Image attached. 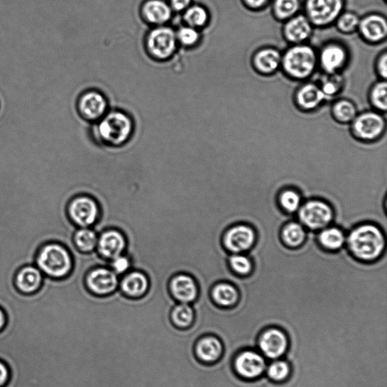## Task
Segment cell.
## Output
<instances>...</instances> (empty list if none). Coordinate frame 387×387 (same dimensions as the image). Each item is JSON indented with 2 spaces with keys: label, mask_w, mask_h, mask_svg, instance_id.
Listing matches in <instances>:
<instances>
[{
  "label": "cell",
  "mask_w": 387,
  "mask_h": 387,
  "mask_svg": "<svg viewBox=\"0 0 387 387\" xmlns=\"http://www.w3.org/2000/svg\"><path fill=\"white\" fill-rule=\"evenodd\" d=\"M386 237L387 232L378 225L362 222L347 233L346 248L360 262H376L387 252Z\"/></svg>",
  "instance_id": "1"
},
{
  "label": "cell",
  "mask_w": 387,
  "mask_h": 387,
  "mask_svg": "<svg viewBox=\"0 0 387 387\" xmlns=\"http://www.w3.org/2000/svg\"><path fill=\"white\" fill-rule=\"evenodd\" d=\"M34 264L45 277L61 280L72 273L74 260L72 253L65 244L50 241L40 246L35 256Z\"/></svg>",
  "instance_id": "2"
},
{
  "label": "cell",
  "mask_w": 387,
  "mask_h": 387,
  "mask_svg": "<svg viewBox=\"0 0 387 387\" xmlns=\"http://www.w3.org/2000/svg\"><path fill=\"white\" fill-rule=\"evenodd\" d=\"M133 133V124L131 117L121 111H112L104 116L97 127V139L105 146H124Z\"/></svg>",
  "instance_id": "3"
},
{
  "label": "cell",
  "mask_w": 387,
  "mask_h": 387,
  "mask_svg": "<svg viewBox=\"0 0 387 387\" xmlns=\"http://www.w3.org/2000/svg\"><path fill=\"white\" fill-rule=\"evenodd\" d=\"M318 65V54L312 46L293 44L283 55L281 67L285 73L295 80H305L310 77Z\"/></svg>",
  "instance_id": "4"
},
{
  "label": "cell",
  "mask_w": 387,
  "mask_h": 387,
  "mask_svg": "<svg viewBox=\"0 0 387 387\" xmlns=\"http://www.w3.org/2000/svg\"><path fill=\"white\" fill-rule=\"evenodd\" d=\"M296 218L308 231L317 232L334 225L335 214L329 203L322 199L312 198L303 202Z\"/></svg>",
  "instance_id": "5"
},
{
  "label": "cell",
  "mask_w": 387,
  "mask_h": 387,
  "mask_svg": "<svg viewBox=\"0 0 387 387\" xmlns=\"http://www.w3.org/2000/svg\"><path fill=\"white\" fill-rule=\"evenodd\" d=\"M67 214L77 228H92L98 221L100 209L95 199L87 195H79L68 202Z\"/></svg>",
  "instance_id": "6"
},
{
  "label": "cell",
  "mask_w": 387,
  "mask_h": 387,
  "mask_svg": "<svg viewBox=\"0 0 387 387\" xmlns=\"http://www.w3.org/2000/svg\"><path fill=\"white\" fill-rule=\"evenodd\" d=\"M386 121L381 112L369 111L358 114L351 122L354 136L362 143H374L383 136Z\"/></svg>",
  "instance_id": "7"
},
{
  "label": "cell",
  "mask_w": 387,
  "mask_h": 387,
  "mask_svg": "<svg viewBox=\"0 0 387 387\" xmlns=\"http://www.w3.org/2000/svg\"><path fill=\"white\" fill-rule=\"evenodd\" d=\"M268 361L259 351L243 349L234 357L233 367L238 376L245 381H254L265 374Z\"/></svg>",
  "instance_id": "8"
},
{
  "label": "cell",
  "mask_w": 387,
  "mask_h": 387,
  "mask_svg": "<svg viewBox=\"0 0 387 387\" xmlns=\"http://www.w3.org/2000/svg\"><path fill=\"white\" fill-rule=\"evenodd\" d=\"M343 8V0H307L306 16L313 27L325 28L337 21Z\"/></svg>",
  "instance_id": "9"
},
{
  "label": "cell",
  "mask_w": 387,
  "mask_h": 387,
  "mask_svg": "<svg viewBox=\"0 0 387 387\" xmlns=\"http://www.w3.org/2000/svg\"><path fill=\"white\" fill-rule=\"evenodd\" d=\"M289 348L287 334L280 328H266L258 337L257 350L268 361L283 359Z\"/></svg>",
  "instance_id": "10"
},
{
  "label": "cell",
  "mask_w": 387,
  "mask_h": 387,
  "mask_svg": "<svg viewBox=\"0 0 387 387\" xmlns=\"http://www.w3.org/2000/svg\"><path fill=\"white\" fill-rule=\"evenodd\" d=\"M255 228L247 224H238L229 227L222 236V244L229 254H247L256 244Z\"/></svg>",
  "instance_id": "11"
},
{
  "label": "cell",
  "mask_w": 387,
  "mask_h": 387,
  "mask_svg": "<svg viewBox=\"0 0 387 387\" xmlns=\"http://www.w3.org/2000/svg\"><path fill=\"white\" fill-rule=\"evenodd\" d=\"M177 34L173 29L160 26L148 35L146 45L150 55L158 60H166L177 49Z\"/></svg>",
  "instance_id": "12"
},
{
  "label": "cell",
  "mask_w": 387,
  "mask_h": 387,
  "mask_svg": "<svg viewBox=\"0 0 387 387\" xmlns=\"http://www.w3.org/2000/svg\"><path fill=\"white\" fill-rule=\"evenodd\" d=\"M120 278L111 268L99 266L88 272L85 283L92 294L107 296L119 288Z\"/></svg>",
  "instance_id": "13"
},
{
  "label": "cell",
  "mask_w": 387,
  "mask_h": 387,
  "mask_svg": "<svg viewBox=\"0 0 387 387\" xmlns=\"http://www.w3.org/2000/svg\"><path fill=\"white\" fill-rule=\"evenodd\" d=\"M126 239L119 230L109 229L99 234L97 251L104 260L111 261L126 251Z\"/></svg>",
  "instance_id": "14"
},
{
  "label": "cell",
  "mask_w": 387,
  "mask_h": 387,
  "mask_svg": "<svg viewBox=\"0 0 387 387\" xmlns=\"http://www.w3.org/2000/svg\"><path fill=\"white\" fill-rule=\"evenodd\" d=\"M45 276L35 264H27L18 269L14 285L20 294L33 295L41 289Z\"/></svg>",
  "instance_id": "15"
},
{
  "label": "cell",
  "mask_w": 387,
  "mask_h": 387,
  "mask_svg": "<svg viewBox=\"0 0 387 387\" xmlns=\"http://www.w3.org/2000/svg\"><path fill=\"white\" fill-rule=\"evenodd\" d=\"M345 46L338 43H330L322 47L318 55V63L325 74L339 73L348 61Z\"/></svg>",
  "instance_id": "16"
},
{
  "label": "cell",
  "mask_w": 387,
  "mask_h": 387,
  "mask_svg": "<svg viewBox=\"0 0 387 387\" xmlns=\"http://www.w3.org/2000/svg\"><path fill=\"white\" fill-rule=\"evenodd\" d=\"M169 288L171 295L178 302L192 304L198 295L196 280L189 274L173 276L170 280Z\"/></svg>",
  "instance_id": "17"
},
{
  "label": "cell",
  "mask_w": 387,
  "mask_h": 387,
  "mask_svg": "<svg viewBox=\"0 0 387 387\" xmlns=\"http://www.w3.org/2000/svg\"><path fill=\"white\" fill-rule=\"evenodd\" d=\"M108 108L107 99L99 92L89 91L84 94L79 102V109L85 119L97 121L104 116Z\"/></svg>",
  "instance_id": "18"
},
{
  "label": "cell",
  "mask_w": 387,
  "mask_h": 387,
  "mask_svg": "<svg viewBox=\"0 0 387 387\" xmlns=\"http://www.w3.org/2000/svg\"><path fill=\"white\" fill-rule=\"evenodd\" d=\"M358 30L363 39L372 43H380L387 36V21L381 15H369L360 19Z\"/></svg>",
  "instance_id": "19"
},
{
  "label": "cell",
  "mask_w": 387,
  "mask_h": 387,
  "mask_svg": "<svg viewBox=\"0 0 387 387\" xmlns=\"http://www.w3.org/2000/svg\"><path fill=\"white\" fill-rule=\"evenodd\" d=\"M313 26L306 16L298 15L286 21L284 26L285 39L293 44L306 42L312 36Z\"/></svg>",
  "instance_id": "20"
},
{
  "label": "cell",
  "mask_w": 387,
  "mask_h": 387,
  "mask_svg": "<svg viewBox=\"0 0 387 387\" xmlns=\"http://www.w3.org/2000/svg\"><path fill=\"white\" fill-rule=\"evenodd\" d=\"M195 353L199 361L206 364H213L224 354V345L220 339L215 335H205L197 342Z\"/></svg>",
  "instance_id": "21"
},
{
  "label": "cell",
  "mask_w": 387,
  "mask_h": 387,
  "mask_svg": "<svg viewBox=\"0 0 387 387\" xmlns=\"http://www.w3.org/2000/svg\"><path fill=\"white\" fill-rule=\"evenodd\" d=\"M149 288L148 276L142 271H135L128 272L120 278L119 288L123 294L128 298H138L146 294Z\"/></svg>",
  "instance_id": "22"
},
{
  "label": "cell",
  "mask_w": 387,
  "mask_h": 387,
  "mask_svg": "<svg viewBox=\"0 0 387 387\" xmlns=\"http://www.w3.org/2000/svg\"><path fill=\"white\" fill-rule=\"evenodd\" d=\"M327 99L319 85L307 83L297 91L295 101L303 111H313L318 109Z\"/></svg>",
  "instance_id": "23"
},
{
  "label": "cell",
  "mask_w": 387,
  "mask_h": 387,
  "mask_svg": "<svg viewBox=\"0 0 387 387\" xmlns=\"http://www.w3.org/2000/svg\"><path fill=\"white\" fill-rule=\"evenodd\" d=\"M210 297L217 306L228 309L236 306L240 293L236 286L228 281H219L211 289Z\"/></svg>",
  "instance_id": "24"
},
{
  "label": "cell",
  "mask_w": 387,
  "mask_h": 387,
  "mask_svg": "<svg viewBox=\"0 0 387 387\" xmlns=\"http://www.w3.org/2000/svg\"><path fill=\"white\" fill-rule=\"evenodd\" d=\"M320 247L328 252H337L346 246L347 232L336 225H331L317 231Z\"/></svg>",
  "instance_id": "25"
},
{
  "label": "cell",
  "mask_w": 387,
  "mask_h": 387,
  "mask_svg": "<svg viewBox=\"0 0 387 387\" xmlns=\"http://www.w3.org/2000/svg\"><path fill=\"white\" fill-rule=\"evenodd\" d=\"M283 54L274 48H264L256 53L254 65L263 75H272L281 66Z\"/></svg>",
  "instance_id": "26"
},
{
  "label": "cell",
  "mask_w": 387,
  "mask_h": 387,
  "mask_svg": "<svg viewBox=\"0 0 387 387\" xmlns=\"http://www.w3.org/2000/svg\"><path fill=\"white\" fill-rule=\"evenodd\" d=\"M308 230L297 219L290 220L280 230L281 241L286 247L296 249L302 247L306 242Z\"/></svg>",
  "instance_id": "27"
},
{
  "label": "cell",
  "mask_w": 387,
  "mask_h": 387,
  "mask_svg": "<svg viewBox=\"0 0 387 387\" xmlns=\"http://www.w3.org/2000/svg\"><path fill=\"white\" fill-rule=\"evenodd\" d=\"M143 15L152 25L162 26L171 18L170 7L161 0H149L143 8Z\"/></svg>",
  "instance_id": "28"
},
{
  "label": "cell",
  "mask_w": 387,
  "mask_h": 387,
  "mask_svg": "<svg viewBox=\"0 0 387 387\" xmlns=\"http://www.w3.org/2000/svg\"><path fill=\"white\" fill-rule=\"evenodd\" d=\"M303 202L302 194L294 187H285L277 197V202L281 210L291 215H296Z\"/></svg>",
  "instance_id": "29"
},
{
  "label": "cell",
  "mask_w": 387,
  "mask_h": 387,
  "mask_svg": "<svg viewBox=\"0 0 387 387\" xmlns=\"http://www.w3.org/2000/svg\"><path fill=\"white\" fill-rule=\"evenodd\" d=\"M98 240L99 234L92 228H77L73 234L75 248L81 253L97 251Z\"/></svg>",
  "instance_id": "30"
},
{
  "label": "cell",
  "mask_w": 387,
  "mask_h": 387,
  "mask_svg": "<svg viewBox=\"0 0 387 387\" xmlns=\"http://www.w3.org/2000/svg\"><path fill=\"white\" fill-rule=\"evenodd\" d=\"M170 318L173 324L180 329L191 327L195 320L192 305L178 302L172 310Z\"/></svg>",
  "instance_id": "31"
},
{
  "label": "cell",
  "mask_w": 387,
  "mask_h": 387,
  "mask_svg": "<svg viewBox=\"0 0 387 387\" xmlns=\"http://www.w3.org/2000/svg\"><path fill=\"white\" fill-rule=\"evenodd\" d=\"M291 367L285 359H278L268 362L265 374L266 377L275 383H283L290 376Z\"/></svg>",
  "instance_id": "32"
},
{
  "label": "cell",
  "mask_w": 387,
  "mask_h": 387,
  "mask_svg": "<svg viewBox=\"0 0 387 387\" xmlns=\"http://www.w3.org/2000/svg\"><path fill=\"white\" fill-rule=\"evenodd\" d=\"M334 119L339 123L349 124L353 122L358 114L356 104L349 99H339L332 107Z\"/></svg>",
  "instance_id": "33"
},
{
  "label": "cell",
  "mask_w": 387,
  "mask_h": 387,
  "mask_svg": "<svg viewBox=\"0 0 387 387\" xmlns=\"http://www.w3.org/2000/svg\"><path fill=\"white\" fill-rule=\"evenodd\" d=\"M229 266L234 274L240 277L249 276L254 271V262L247 254H230Z\"/></svg>",
  "instance_id": "34"
},
{
  "label": "cell",
  "mask_w": 387,
  "mask_h": 387,
  "mask_svg": "<svg viewBox=\"0 0 387 387\" xmlns=\"http://www.w3.org/2000/svg\"><path fill=\"white\" fill-rule=\"evenodd\" d=\"M319 85L328 99L337 96L342 90L344 79L339 73L325 74Z\"/></svg>",
  "instance_id": "35"
},
{
  "label": "cell",
  "mask_w": 387,
  "mask_h": 387,
  "mask_svg": "<svg viewBox=\"0 0 387 387\" xmlns=\"http://www.w3.org/2000/svg\"><path fill=\"white\" fill-rule=\"evenodd\" d=\"M387 86L384 80L377 82L372 87L369 94V99L373 107L377 111L384 113L387 108Z\"/></svg>",
  "instance_id": "36"
},
{
  "label": "cell",
  "mask_w": 387,
  "mask_h": 387,
  "mask_svg": "<svg viewBox=\"0 0 387 387\" xmlns=\"http://www.w3.org/2000/svg\"><path fill=\"white\" fill-rule=\"evenodd\" d=\"M208 18L209 16L206 9L197 6L187 9L184 16L187 26L195 29L205 27L208 22Z\"/></svg>",
  "instance_id": "37"
},
{
  "label": "cell",
  "mask_w": 387,
  "mask_h": 387,
  "mask_svg": "<svg viewBox=\"0 0 387 387\" xmlns=\"http://www.w3.org/2000/svg\"><path fill=\"white\" fill-rule=\"evenodd\" d=\"M299 9V0H276L274 14L278 19L287 21L295 16Z\"/></svg>",
  "instance_id": "38"
},
{
  "label": "cell",
  "mask_w": 387,
  "mask_h": 387,
  "mask_svg": "<svg viewBox=\"0 0 387 387\" xmlns=\"http://www.w3.org/2000/svg\"><path fill=\"white\" fill-rule=\"evenodd\" d=\"M360 18L356 13H342L337 19L336 25L339 31L344 33H351L358 30Z\"/></svg>",
  "instance_id": "39"
},
{
  "label": "cell",
  "mask_w": 387,
  "mask_h": 387,
  "mask_svg": "<svg viewBox=\"0 0 387 387\" xmlns=\"http://www.w3.org/2000/svg\"><path fill=\"white\" fill-rule=\"evenodd\" d=\"M109 266L119 276L121 277L132 271V261L127 254H124L109 261Z\"/></svg>",
  "instance_id": "40"
},
{
  "label": "cell",
  "mask_w": 387,
  "mask_h": 387,
  "mask_svg": "<svg viewBox=\"0 0 387 387\" xmlns=\"http://www.w3.org/2000/svg\"><path fill=\"white\" fill-rule=\"evenodd\" d=\"M177 38L183 45L191 47L197 43L199 39H200V34H199L197 29L186 26L179 30Z\"/></svg>",
  "instance_id": "41"
},
{
  "label": "cell",
  "mask_w": 387,
  "mask_h": 387,
  "mask_svg": "<svg viewBox=\"0 0 387 387\" xmlns=\"http://www.w3.org/2000/svg\"><path fill=\"white\" fill-rule=\"evenodd\" d=\"M386 65H387V55H386V53L384 52L378 58V61L376 64L377 72L379 75V76L381 77V79L384 80H386V75H387Z\"/></svg>",
  "instance_id": "42"
},
{
  "label": "cell",
  "mask_w": 387,
  "mask_h": 387,
  "mask_svg": "<svg viewBox=\"0 0 387 387\" xmlns=\"http://www.w3.org/2000/svg\"><path fill=\"white\" fill-rule=\"evenodd\" d=\"M11 378V372L6 363L0 360V387H5Z\"/></svg>",
  "instance_id": "43"
},
{
  "label": "cell",
  "mask_w": 387,
  "mask_h": 387,
  "mask_svg": "<svg viewBox=\"0 0 387 387\" xmlns=\"http://www.w3.org/2000/svg\"><path fill=\"white\" fill-rule=\"evenodd\" d=\"M191 0H171L172 9L177 11L186 9L190 5Z\"/></svg>",
  "instance_id": "44"
},
{
  "label": "cell",
  "mask_w": 387,
  "mask_h": 387,
  "mask_svg": "<svg viewBox=\"0 0 387 387\" xmlns=\"http://www.w3.org/2000/svg\"><path fill=\"white\" fill-rule=\"evenodd\" d=\"M244 1L249 7L257 9L265 6L268 0H244Z\"/></svg>",
  "instance_id": "45"
},
{
  "label": "cell",
  "mask_w": 387,
  "mask_h": 387,
  "mask_svg": "<svg viewBox=\"0 0 387 387\" xmlns=\"http://www.w3.org/2000/svg\"><path fill=\"white\" fill-rule=\"evenodd\" d=\"M7 324V315L5 310L0 307V332H1Z\"/></svg>",
  "instance_id": "46"
}]
</instances>
